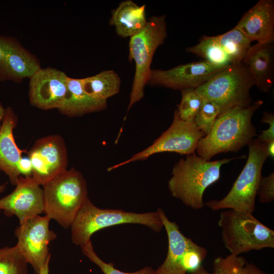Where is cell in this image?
Instances as JSON below:
<instances>
[{"label":"cell","mask_w":274,"mask_h":274,"mask_svg":"<svg viewBox=\"0 0 274 274\" xmlns=\"http://www.w3.org/2000/svg\"><path fill=\"white\" fill-rule=\"evenodd\" d=\"M50 220L46 215H38L19 224L15 230L17 238L15 246L37 274L51 258L48 245L56 237L49 228Z\"/></svg>","instance_id":"10"},{"label":"cell","mask_w":274,"mask_h":274,"mask_svg":"<svg viewBox=\"0 0 274 274\" xmlns=\"http://www.w3.org/2000/svg\"><path fill=\"white\" fill-rule=\"evenodd\" d=\"M43 187L45 215L63 228H70L88 197L83 176L74 168L66 169Z\"/></svg>","instance_id":"4"},{"label":"cell","mask_w":274,"mask_h":274,"mask_svg":"<svg viewBox=\"0 0 274 274\" xmlns=\"http://www.w3.org/2000/svg\"><path fill=\"white\" fill-rule=\"evenodd\" d=\"M215 37L232 64L242 62L252 46V42L235 27Z\"/></svg>","instance_id":"24"},{"label":"cell","mask_w":274,"mask_h":274,"mask_svg":"<svg viewBox=\"0 0 274 274\" xmlns=\"http://www.w3.org/2000/svg\"><path fill=\"white\" fill-rule=\"evenodd\" d=\"M242 62L248 68L258 89L264 93L269 92L274 82L273 42L251 46Z\"/></svg>","instance_id":"17"},{"label":"cell","mask_w":274,"mask_h":274,"mask_svg":"<svg viewBox=\"0 0 274 274\" xmlns=\"http://www.w3.org/2000/svg\"><path fill=\"white\" fill-rule=\"evenodd\" d=\"M218 223L223 244L232 254L274 248V231L257 220L253 213L225 210L221 212Z\"/></svg>","instance_id":"5"},{"label":"cell","mask_w":274,"mask_h":274,"mask_svg":"<svg viewBox=\"0 0 274 274\" xmlns=\"http://www.w3.org/2000/svg\"><path fill=\"white\" fill-rule=\"evenodd\" d=\"M235 27L251 42H273L274 1H259L243 15Z\"/></svg>","instance_id":"15"},{"label":"cell","mask_w":274,"mask_h":274,"mask_svg":"<svg viewBox=\"0 0 274 274\" xmlns=\"http://www.w3.org/2000/svg\"><path fill=\"white\" fill-rule=\"evenodd\" d=\"M6 56V37L0 36V80H6L5 59Z\"/></svg>","instance_id":"32"},{"label":"cell","mask_w":274,"mask_h":274,"mask_svg":"<svg viewBox=\"0 0 274 274\" xmlns=\"http://www.w3.org/2000/svg\"><path fill=\"white\" fill-rule=\"evenodd\" d=\"M167 36L166 16L163 15L151 17L145 26L130 38L128 59L134 61L135 69L128 111L144 96V89L150 77L153 57Z\"/></svg>","instance_id":"6"},{"label":"cell","mask_w":274,"mask_h":274,"mask_svg":"<svg viewBox=\"0 0 274 274\" xmlns=\"http://www.w3.org/2000/svg\"><path fill=\"white\" fill-rule=\"evenodd\" d=\"M263 103L258 100L248 107H235L220 114L210 132L199 141L196 154L210 160L219 153L236 152L248 145L257 134L252 117Z\"/></svg>","instance_id":"1"},{"label":"cell","mask_w":274,"mask_h":274,"mask_svg":"<svg viewBox=\"0 0 274 274\" xmlns=\"http://www.w3.org/2000/svg\"><path fill=\"white\" fill-rule=\"evenodd\" d=\"M32 167V178L44 186L66 169V148L58 135L44 136L37 140L28 152Z\"/></svg>","instance_id":"11"},{"label":"cell","mask_w":274,"mask_h":274,"mask_svg":"<svg viewBox=\"0 0 274 274\" xmlns=\"http://www.w3.org/2000/svg\"><path fill=\"white\" fill-rule=\"evenodd\" d=\"M261 121L268 124L269 127L261 132L257 139L265 143L274 141V115L271 113L264 112Z\"/></svg>","instance_id":"31"},{"label":"cell","mask_w":274,"mask_h":274,"mask_svg":"<svg viewBox=\"0 0 274 274\" xmlns=\"http://www.w3.org/2000/svg\"><path fill=\"white\" fill-rule=\"evenodd\" d=\"M224 158L206 160L197 154L187 155L174 165L168 187L171 195L192 209L199 210L204 206L203 193L210 186L220 178L221 166L233 159Z\"/></svg>","instance_id":"2"},{"label":"cell","mask_w":274,"mask_h":274,"mask_svg":"<svg viewBox=\"0 0 274 274\" xmlns=\"http://www.w3.org/2000/svg\"><path fill=\"white\" fill-rule=\"evenodd\" d=\"M6 184L0 186V193L3 192L6 189Z\"/></svg>","instance_id":"39"},{"label":"cell","mask_w":274,"mask_h":274,"mask_svg":"<svg viewBox=\"0 0 274 274\" xmlns=\"http://www.w3.org/2000/svg\"><path fill=\"white\" fill-rule=\"evenodd\" d=\"M257 195L261 203H269L274 200V173L262 177L257 189Z\"/></svg>","instance_id":"30"},{"label":"cell","mask_w":274,"mask_h":274,"mask_svg":"<svg viewBox=\"0 0 274 274\" xmlns=\"http://www.w3.org/2000/svg\"><path fill=\"white\" fill-rule=\"evenodd\" d=\"M50 258H49L47 260L45 264L41 268L40 272L38 274H49V264Z\"/></svg>","instance_id":"36"},{"label":"cell","mask_w":274,"mask_h":274,"mask_svg":"<svg viewBox=\"0 0 274 274\" xmlns=\"http://www.w3.org/2000/svg\"><path fill=\"white\" fill-rule=\"evenodd\" d=\"M17 169L20 175L22 174L25 177H31L32 167L29 158L21 157L18 162Z\"/></svg>","instance_id":"33"},{"label":"cell","mask_w":274,"mask_h":274,"mask_svg":"<svg viewBox=\"0 0 274 274\" xmlns=\"http://www.w3.org/2000/svg\"><path fill=\"white\" fill-rule=\"evenodd\" d=\"M266 144V151L268 157L273 158L274 157V141L270 142Z\"/></svg>","instance_id":"35"},{"label":"cell","mask_w":274,"mask_h":274,"mask_svg":"<svg viewBox=\"0 0 274 274\" xmlns=\"http://www.w3.org/2000/svg\"><path fill=\"white\" fill-rule=\"evenodd\" d=\"M254 85L248 68L241 62L218 73L195 90L203 98L219 106L220 115L235 107L251 106L250 91Z\"/></svg>","instance_id":"8"},{"label":"cell","mask_w":274,"mask_h":274,"mask_svg":"<svg viewBox=\"0 0 274 274\" xmlns=\"http://www.w3.org/2000/svg\"><path fill=\"white\" fill-rule=\"evenodd\" d=\"M242 274H266L263 271L253 263H246L243 269Z\"/></svg>","instance_id":"34"},{"label":"cell","mask_w":274,"mask_h":274,"mask_svg":"<svg viewBox=\"0 0 274 274\" xmlns=\"http://www.w3.org/2000/svg\"><path fill=\"white\" fill-rule=\"evenodd\" d=\"M186 51L215 66L227 67L232 65L215 36L202 37L197 44L187 47Z\"/></svg>","instance_id":"23"},{"label":"cell","mask_w":274,"mask_h":274,"mask_svg":"<svg viewBox=\"0 0 274 274\" xmlns=\"http://www.w3.org/2000/svg\"><path fill=\"white\" fill-rule=\"evenodd\" d=\"M226 68L215 66L202 60L181 64L166 70L151 69L147 84L180 90L196 89Z\"/></svg>","instance_id":"13"},{"label":"cell","mask_w":274,"mask_h":274,"mask_svg":"<svg viewBox=\"0 0 274 274\" xmlns=\"http://www.w3.org/2000/svg\"><path fill=\"white\" fill-rule=\"evenodd\" d=\"M190 274H215L214 272L210 273L207 271L204 268L201 266L196 270H194L191 272Z\"/></svg>","instance_id":"37"},{"label":"cell","mask_w":274,"mask_h":274,"mask_svg":"<svg viewBox=\"0 0 274 274\" xmlns=\"http://www.w3.org/2000/svg\"><path fill=\"white\" fill-rule=\"evenodd\" d=\"M220 112L219 106L214 101L203 98L201 107L194 119L197 127L205 135L212 129Z\"/></svg>","instance_id":"27"},{"label":"cell","mask_w":274,"mask_h":274,"mask_svg":"<svg viewBox=\"0 0 274 274\" xmlns=\"http://www.w3.org/2000/svg\"><path fill=\"white\" fill-rule=\"evenodd\" d=\"M121 80L113 70L103 71L99 73L82 79L84 91L91 97L101 100H107L119 93Z\"/></svg>","instance_id":"22"},{"label":"cell","mask_w":274,"mask_h":274,"mask_svg":"<svg viewBox=\"0 0 274 274\" xmlns=\"http://www.w3.org/2000/svg\"><path fill=\"white\" fill-rule=\"evenodd\" d=\"M249 154L246 164L227 194L220 200L204 203L214 211L235 210L253 213L264 163L268 157L266 144L253 139L248 145Z\"/></svg>","instance_id":"7"},{"label":"cell","mask_w":274,"mask_h":274,"mask_svg":"<svg viewBox=\"0 0 274 274\" xmlns=\"http://www.w3.org/2000/svg\"><path fill=\"white\" fill-rule=\"evenodd\" d=\"M157 211L167 233L168 251L164 262L153 274H186L183 266L184 256L194 242L181 232L177 224L170 221L161 209Z\"/></svg>","instance_id":"16"},{"label":"cell","mask_w":274,"mask_h":274,"mask_svg":"<svg viewBox=\"0 0 274 274\" xmlns=\"http://www.w3.org/2000/svg\"><path fill=\"white\" fill-rule=\"evenodd\" d=\"M68 77L53 68H41L30 79L29 96L31 104L42 109H59L67 89Z\"/></svg>","instance_id":"14"},{"label":"cell","mask_w":274,"mask_h":274,"mask_svg":"<svg viewBox=\"0 0 274 274\" xmlns=\"http://www.w3.org/2000/svg\"><path fill=\"white\" fill-rule=\"evenodd\" d=\"M17 124V117L9 107L5 113L0 129V170L9 177L11 183L16 185L20 176L17 164L23 151L17 146L13 135V129Z\"/></svg>","instance_id":"18"},{"label":"cell","mask_w":274,"mask_h":274,"mask_svg":"<svg viewBox=\"0 0 274 274\" xmlns=\"http://www.w3.org/2000/svg\"><path fill=\"white\" fill-rule=\"evenodd\" d=\"M147 20L145 5L139 6L133 1L126 0L112 10L109 24L115 27L118 36L130 38L145 26Z\"/></svg>","instance_id":"19"},{"label":"cell","mask_w":274,"mask_h":274,"mask_svg":"<svg viewBox=\"0 0 274 274\" xmlns=\"http://www.w3.org/2000/svg\"><path fill=\"white\" fill-rule=\"evenodd\" d=\"M122 224L145 225L156 232L163 227L157 211L136 213L122 210L102 209L95 206L88 197L71 225L72 241L81 247L91 241L95 232Z\"/></svg>","instance_id":"3"},{"label":"cell","mask_w":274,"mask_h":274,"mask_svg":"<svg viewBox=\"0 0 274 274\" xmlns=\"http://www.w3.org/2000/svg\"><path fill=\"white\" fill-rule=\"evenodd\" d=\"M27 264L16 246L0 248V274H27Z\"/></svg>","instance_id":"25"},{"label":"cell","mask_w":274,"mask_h":274,"mask_svg":"<svg viewBox=\"0 0 274 274\" xmlns=\"http://www.w3.org/2000/svg\"><path fill=\"white\" fill-rule=\"evenodd\" d=\"M204 136L194 121L182 120L175 110L170 126L150 146L128 159L109 167L108 170L117 169L130 162L145 160L159 153L173 152L186 155L195 153L199 141Z\"/></svg>","instance_id":"9"},{"label":"cell","mask_w":274,"mask_h":274,"mask_svg":"<svg viewBox=\"0 0 274 274\" xmlns=\"http://www.w3.org/2000/svg\"><path fill=\"white\" fill-rule=\"evenodd\" d=\"M107 107V100L95 99L84 91L82 79L68 78L65 97L58 109L61 113L69 116H78L100 111Z\"/></svg>","instance_id":"20"},{"label":"cell","mask_w":274,"mask_h":274,"mask_svg":"<svg viewBox=\"0 0 274 274\" xmlns=\"http://www.w3.org/2000/svg\"><path fill=\"white\" fill-rule=\"evenodd\" d=\"M82 251L91 261L97 265L104 274H153L154 269L149 266L145 267L135 272H126L114 267L112 263H106L95 252L91 241L81 247Z\"/></svg>","instance_id":"28"},{"label":"cell","mask_w":274,"mask_h":274,"mask_svg":"<svg viewBox=\"0 0 274 274\" xmlns=\"http://www.w3.org/2000/svg\"><path fill=\"white\" fill-rule=\"evenodd\" d=\"M41 68L38 61L13 39L6 37L5 73L7 79L30 78Z\"/></svg>","instance_id":"21"},{"label":"cell","mask_w":274,"mask_h":274,"mask_svg":"<svg viewBox=\"0 0 274 274\" xmlns=\"http://www.w3.org/2000/svg\"><path fill=\"white\" fill-rule=\"evenodd\" d=\"M15 189L0 199V210L8 217L16 216L19 224L44 213V190L32 177H19Z\"/></svg>","instance_id":"12"},{"label":"cell","mask_w":274,"mask_h":274,"mask_svg":"<svg viewBox=\"0 0 274 274\" xmlns=\"http://www.w3.org/2000/svg\"><path fill=\"white\" fill-rule=\"evenodd\" d=\"M182 97L177 111L181 119L185 121H194L203 101V97L195 89L181 90Z\"/></svg>","instance_id":"26"},{"label":"cell","mask_w":274,"mask_h":274,"mask_svg":"<svg viewBox=\"0 0 274 274\" xmlns=\"http://www.w3.org/2000/svg\"><path fill=\"white\" fill-rule=\"evenodd\" d=\"M247 262L239 255L230 254L226 257L219 256L213 261V272L215 274H242Z\"/></svg>","instance_id":"29"},{"label":"cell","mask_w":274,"mask_h":274,"mask_svg":"<svg viewBox=\"0 0 274 274\" xmlns=\"http://www.w3.org/2000/svg\"><path fill=\"white\" fill-rule=\"evenodd\" d=\"M5 109L4 108L2 105L0 103V129L1 127V123L2 120H3L4 113H5Z\"/></svg>","instance_id":"38"}]
</instances>
